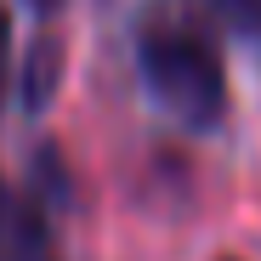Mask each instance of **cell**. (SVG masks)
Instances as JSON below:
<instances>
[{"instance_id":"6da1fadb","label":"cell","mask_w":261,"mask_h":261,"mask_svg":"<svg viewBox=\"0 0 261 261\" xmlns=\"http://www.w3.org/2000/svg\"><path fill=\"white\" fill-rule=\"evenodd\" d=\"M137 74L148 97L188 130H216L227 119V68L216 40L193 23L153 17L137 29Z\"/></svg>"},{"instance_id":"7a4b0ae2","label":"cell","mask_w":261,"mask_h":261,"mask_svg":"<svg viewBox=\"0 0 261 261\" xmlns=\"http://www.w3.org/2000/svg\"><path fill=\"white\" fill-rule=\"evenodd\" d=\"M0 261H63L46 210L6 182H0Z\"/></svg>"},{"instance_id":"3957f363","label":"cell","mask_w":261,"mask_h":261,"mask_svg":"<svg viewBox=\"0 0 261 261\" xmlns=\"http://www.w3.org/2000/svg\"><path fill=\"white\" fill-rule=\"evenodd\" d=\"M57 80H63V46H57V40H34V46H29V63H23V74H17L23 108L40 114V108L57 97Z\"/></svg>"},{"instance_id":"277c9868","label":"cell","mask_w":261,"mask_h":261,"mask_svg":"<svg viewBox=\"0 0 261 261\" xmlns=\"http://www.w3.org/2000/svg\"><path fill=\"white\" fill-rule=\"evenodd\" d=\"M216 6H222L244 34H255V40H261V0H216Z\"/></svg>"},{"instance_id":"5b68a950","label":"cell","mask_w":261,"mask_h":261,"mask_svg":"<svg viewBox=\"0 0 261 261\" xmlns=\"http://www.w3.org/2000/svg\"><path fill=\"white\" fill-rule=\"evenodd\" d=\"M6 74H12V12L0 0V102H6Z\"/></svg>"},{"instance_id":"8992f818","label":"cell","mask_w":261,"mask_h":261,"mask_svg":"<svg viewBox=\"0 0 261 261\" xmlns=\"http://www.w3.org/2000/svg\"><path fill=\"white\" fill-rule=\"evenodd\" d=\"M29 6H34V12H40V17H51V12H57V6H63V0H29Z\"/></svg>"}]
</instances>
